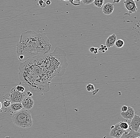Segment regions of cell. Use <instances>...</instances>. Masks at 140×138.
Returning <instances> with one entry per match:
<instances>
[{
  "label": "cell",
  "instance_id": "cell-18",
  "mask_svg": "<svg viewBox=\"0 0 140 138\" xmlns=\"http://www.w3.org/2000/svg\"><path fill=\"white\" fill-rule=\"evenodd\" d=\"M86 90L89 92H92L95 90V87L92 84H89L86 86Z\"/></svg>",
  "mask_w": 140,
  "mask_h": 138
},
{
  "label": "cell",
  "instance_id": "cell-25",
  "mask_svg": "<svg viewBox=\"0 0 140 138\" xmlns=\"http://www.w3.org/2000/svg\"><path fill=\"white\" fill-rule=\"evenodd\" d=\"M98 48H95V49H94V54H97L98 52Z\"/></svg>",
  "mask_w": 140,
  "mask_h": 138
},
{
  "label": "cell",
  "instance_id": "cell-21",
  "mask_svg": "<svg viewBox=\"0 0 140 138\" xmlns=\"http://www.w3.org/2000/svg\"><path fill=\"white\" fill-rule=\"evenodd\" d=\"M16 88L17 90L19 91V92H21V93L25 92V88L23 86H21V85H17L16 87Z\"/></svg>",
  "mask_w": 140,
  "mask_h": 138
},
{
  "label": "cell",
  "instance_id": "cell-4",
  "mask_svg": "<svg viewBox=\"0 0 140 138\" xmlns=\"http://www.w3.org/2000/svg\"><path fill=\"white\" fill-rule=\"evenodd\" d=\"M26 92H19L16 89V87H14L10 90L9 93L7 94L3 97V99L9 100L11 103H21L23 98L26 96Z\"/></svg>",
  "mask_w": 140,
  "mask_h": 138
},
{
  "label": "cell",
  "instance_id": "cell-24",
  "mask_svg": "<svg viewBox=\"0 0 140 138\" xmlns=\"http://www.w3.org/2000/svg\"><path fill=\"white\" fill-rule=\"evenodd\" d=\"M106 45H101L100 46V47L99 48H98V50L100 51H101L102 52V50H105V48H106Z\"/></svg>",
  "mask_w": 140,
  "mask_h": 138
},
{
  "label": "cell",
  "instance_id": "cell-5",
  "mask_svg": "<svg viewBox=\"0 0 140 138\" xmlns=\"http://www.w3.org/2000/svg\"><path fill=\"white\" fill-rule=\"evenodd\" d=\"M125 131L121 129L119 126V123H117L115 125L111 126V131L109 135L111 137L115 138H120Z\"/></svg>",
  "mask_w": 140,
  "mask_h": 138
},
{
  "label": "cell",
  "instance_id": "cell-31",
  "mask_svg": "<svg viewBox=\"0 0 140 138\" xmlns=\"http://www.w3.org/2000/svg\"><path fill=\"white\" fill-rule=\"evenodd\" d=\"M61 1H65V2H68V1H69V0H61Z\"/></svg>",
  "mask_w": 140,
  "mask_h": 138
},
{
  "label": "cell",
  "instance_id": "cell-28",
  "mask_svg": "<svg viewBox=\"0 0 140 138\" xmlns=\"http://www.w3.org/2000/svg\"><path fill=\"white\" fill-rule=\"evenodd\" d=\"M121 0H113V2L116 3H118Z\"/></svg>",
  "mask_w": 140,
  "mask_h": 138
},
{
  "label": "cell",
  "instance_id": "cell-16",
  "mask_svg": "<svg viewBox=\"0 0 140 138\" xmlns=\"http://www.w3.org/2000/svg\"><path fill=\"white\" fill-rule=\"evenodd\" d=\"M125 42L124 40L122 39H119L118 40H116L115 45L116 47L118 48H122L124 46V45Z\"/></svg>",
  "mask_w": 140,
  "mask_h": 138
},
{
  "label": "cell",
  "instance_id": "cell-1",
  "mask_svg": "<svg viewBox=\"0 0 140 138\" xmlns=\"http://www.w3.org/2000/svg\"><path fill=\"white\" fill-rule=\"evenodd\" d=\"M65 51L59 47L50 54L38 56L20 63V80L34 92H48L51 80L64 74L67 63Z\"/></svg>",
  "mask_w": 140,
  "mask_h": 138
},
{
  "label": "cell",
  "instance_id": "cell-23",
  "mask_svg": "<svg viewBox=\"0 0 140 138\" xmlns=\"http://www.w3.org/2000/svg\"><path fill=\"white\" fill-rule=\"evenodd\" d=\"M128 107L127 106H122L121 107V112H125L127 110Z\"/></svg>",
  "mask_w": 140,
  "mask_h": 138
},
{
  "label": "cell",
  "instance_id": "cell-30",
  "mask_svg": "<svg viewBox=\"0 0 140 138\" xmlns=\"http://www.w3.org/2000/svg\"><path fill=\"white\" fill-rule=\"evenodd\" d=\"M104 50H105V51L106 52V51H107V50H108V48H107V47H106V48H105Z\"/></svg>",
  "mask_w": 140,
  "mask_h": 138
},
{
  "label": "cell",
  "instance_id": "cell-19",
  "mask_svg": "<svg viewBox=\"0 0 140 138\" xmlns=\"http://www.w3.org/2000/svg\"><path fill=\"white\" fill-rule=\"evenodd\" d=\"M11 104V102L9 100H4V102L3 103V105L5 107V111L7 110V109L10 106Z\"/></svg>",
  "mask_w": 140,
  "mask_h": 138
},
{
  "label": "cell",
  "instance_id": "cell-6",
  "mask_svg": "<svg viewBox=\"0 0 140 138\" xmlns=\"http://www.w3.org/2000/svg\"><path fill=\"white\" fill-rule=\"evenodd\" d=\"M124 4L126 9L130 13H134L138 10L136 3L133 0H125Z\"/></svg>",
  "mask_w": 140,
  "mask_h": 138
},
{
  "label": "cell",
  "instance_id": "cell-15",
  "mask_svg": "<svg viewBox=\"0 0 140 138\" xmlns=\"http://www.w3.org/2000/svg\"><path fill=\"white\" fill-rule=\"evenodd\" d=\"M119 126L121 129L124 131H127L129 129V125L128 123L125 122H121L119 123Z\"/></svg>",
  "mask_w": 140,
  "mask_h": 138
},
{
  "label": "cell",
  "instance_id": "cell-32",
  "mask_svg": "<svg viewBox=\"0 0 140 138\" xmlns=\"http://www.w3.org/2000/svg\"><path fill=\"white\" fill-rule=\"evenodd\" d=\"M133 1H137V2H138V1H139L140 0H133Z\"/></svg>",
  "mask_w": 140,
  "mask_h": 138
},
{
  "label": "cell",
  "instance_id": "cell-3",
  "mask_svg": "<svg viewBox=\"0 0 140 138\" xmlns=\"http://www.w3.org/2000/svg\"><path fill=\"white\" fill-rule=\"evenodd\" d=\"M12 120L15 125L21 128H30L33 124L31 113L25 109H22L14 113Z\"/></svg>",
  "mask_w": 140,
  "mask_h": 138
},
{
  "label": "cell",
  "instance_id": "cell-29",
  "mask_svg": "<svg viewBox=\"0 0 140 138\" xmlns=\"http://www.w3.org/2000/svg\"><path fill=\"white\" fill-rule=\"evenodd\" d=\"M2 107V103H1V102H0V110L1 109V108Z\"/></svg>",
  "mask_w": 140,
  "mask_h": 138
},
{
  "label": "cell",
  "instance_id": "cell-27",
  "mask_svg": "<svg viewBox=\"0 0 140 138\" xmlns=\"http://www.w3.org/2000/svg\"><path fill=\"white\" fill-rule=\"evenodd\" d=\"M94 49H95V48L94 47H91L90 48L89 51H90V52H92V53H93L94 51Z\"/></svg>",
  "mask_w": 140,
  "mask_h": 138
},
{
  "label": "cell",
  "instance_id": "cell-12",
  "mask_svg": "<svg viewBox=\"0 0 140 138\" xmlns=\"http://www.w3.org/2000/svg\"><path fill=\"white\" fill-rule=\"evenodd\" d=\"M129 132L125 131L120 138H135L140 136V133L131 130Z\"/></svg>",
  "mask_w": 140,
  "mask_h": 138
},
{
  "label": "cell",
  "instance_id": "cell-11",
  "mask_svg": "<svg viewBox=\"0 0 140 138\" xmlns=\"http://www.w3.org/2000/svg\"><path fill=\"white\" fill-rule=\"evenodd\" d=\"M117 36L115 34H113L109 36L106 41V46L107 48L113 47L115 45V42L117 40Z\"/></svg>",
  "mask_w": 140,
  "mask_h": 138
},
{
  "label": "cell",
  "instance_id": "cell-9",
  "mask_svg": "<svg viewBox=\"0 0 140 138\" xmlns=\"http://www.w3.org/2000/svg\"><path fill=\"white\" fill-rule=\"evenodd\" d=\"M127 110L125 112H121V115L126 120L132 119L135 115V112L133 107L131 106H127Z\"/></svg>",
  "mask_w": 140,
  "mask_h": 138
},
{
  "label": "cell",
  "instance_id": "cell-10",
  "mask_svg": "<svg viewBox=\"0 0 140 138\" xmlns=\"http://www.w3.org/2000/svg\"><path fill=\"white\" fill-rule=\"evenodd\" d=\"M114 9V4L112 3H108L103 6L102 12L105 15H110L112 13Z\"/></svg>",
  "mask_w": 140,
  "mask_h": 138
},
{
  "label": "cell",
  "instance_id": "cell-2",
  "mask_svg": "<svg viewBox=\"0 0 140 138\" xmlns=\"http://www.w3.org/2000/svg\"><path fill=\"white\" fill-rule=\"evenodd\" d=\"M51 48L49 39L42 31L26 30L16 44L18 58L21 62L31 58L48 54Z\"/></svg>",
  "mask_w": 140,
  "mask_h": 138
},
{
  "label": "cell",
  "instance_id": "cell-22",
  "mask_svg": "<svg viewBox=\"0 0 140 138\" xmlns=\"http://www.w3.org/2000/svg\"><path fill=\"white\" fill-rule=\"evenodd\" d=\"M83 3L86 5H89L93 3L94 0H82Z\"/></svg>",
  "mask_w": 140,
  "mask_h": 138
},
{
  "label": "cell",
  "instance_id": "cell-33",
  "mask_svg": "<svg viewBox=\"0 0 140 138\" xmlns=\"http://www.w3.org/2000/svg\"><path fill=\"white\" fill-rule=\"evenodd\" d=\"M135 138H140V136H137V137H136Z\"/></svg>",
  "mask_w": 140,
  "mask_h": 138
},
{
  "label": "cell",
  "instance_id": "cell-13",
  "mask_svg": "<svg viewBox=\"0 0 140 138\" xmlns=\"http://www.w3.org/2000/svg\"><path fill=\"white\" fill-rule=\"evenodd\" d=\"M9 108L10 114L13 115L16 112L23 109L21 103H11Z\"/></svg>",
  "mask_w": 140,
  "mask_h": 138
},
{
  "label": "cell",
  "instance_id": "cell-17",
  "mask_svg": "<svg viewBox=\"0 0 140 138\" xmlns=\"http://www.w3.org/2000/svg\"><path fill=\"white\" fill-rule=\"evenodd\" d=\"M82 0H69V2L72 5L74 6H79L80 4V2Z\"/></svg>",
  "mask_w": 140,
  "mask_h": 138
},
{
  "label": "cell",
  "instance_id": "cell-26",
  "mask_svg": "<svg viewBox=\"0 0 140 138\" xmlns=\"http://www.w3.org/2000/svg\"><path fill=\"white\" fill-rule=\"evenodd\" d=\"M46 5H49L51 4V0H47L45 2Z\"/></svg>",
  "mask_w": 140,
  "mask_h": 138
},
{
  "label": "cell",
  "instance_id": "cell-8",
  "mask_svg": "<svg viewBox=\"0 0 140 138\" xmlns=\"http://www.w3.org/2000/svg\"><path fill=\"white\" fill-rule=\"evenodd\" d=\"M129 124V129L135 132H138L140 125V117L139 115H135Z\"/></svg>",
  "mask_w": 140,
  "mask_h": 138
},
{
  "label": "cell",
  "instance_id": "cell-14",
  "mask_svg": "<svg viewBox=\"0 0 140 138\" xmlns=\"http://www.w3.org/2000/svg\"><path fill=\"white\" fill-rule=\"evenodd\" d=\"M104 3V0H94V5L98 8H100L102 7Z\"/></svg>",
  "mask_w": 140,
  "mask_h": 138
},
{
  "label": "cell",
  "instance_id": "cell-20",
  "mask_svg": "<svg viewBox=\"0 0 140 138\" xmlns=\"http://www.w3.org/2000/svg\"><path fill=\"white\" fill-rule=\"evenodd\" d=\"M38 4L42 8H45L46 7V4L45 2H44L43 0H39Z\"/></svg>",
  "mask_w": 140,
  "mask_h": 138
},
{
  "label": "cell",
  "instance_id": "cell-7",
  "mask_svg": "<svg viewBox=\"0 0 140 138\" xmlns=\"http://www.w3.org/2000/svg\"><path fill=\"white\" fill-rule=\"evenodd\" d=\"M21 103L24 109L29 110L33 107L34 101L31 97H29L26 95L23 99Z\"/></svg>",
  "mask_w": 140,
  "mask_h": 138
}]
</instances>
